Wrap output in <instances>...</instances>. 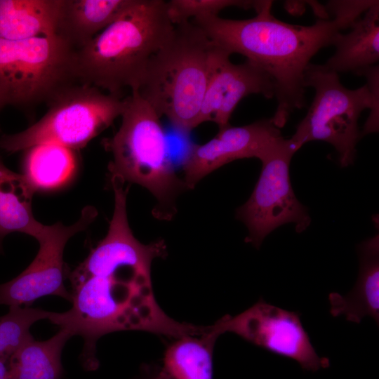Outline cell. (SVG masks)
I'll use <instances>...</instances> for the list:
<instances>
[{
	"instance_id": "6da1fadb",
	"label": "cell",
	"mask_w": 379,
	"mask_h": 379,
	"mask_svg": "<svg viewBox=\"0 0 379 379\" xmlns=\"http://www.w3.org/2000/svg\"><path fill=\"white\" fill-rule=\"evenodd\" d=\"M272 1H253L256 15L244 20L216 16L194 18L215 45L230 55L239 53L263 69L272 79L277 106L272 121L279 128L297 109L306 106L304 75L312 57L333 46L340 32L369 7L368 1H329L330 18L309 26L283 22L271 11Z\"/></svg>"
},
{
	"instance_id": "7a4b0ae2",
	"label": "cell",
	"mask_w": 379,
	"mask_h": 379,
	"mask_svg": "<svg viewBox=\"0 0 379 379\" xmlns=\"http://www.w3.org/2000/svg\"><path fill=\"white\" fill-rule=\"evenodd\" d=\"M67 277L72 307L51 312L47 319L84 339L79 359L85 371L98 368L96 343L107 333L142 331L175 339L202 335L208 329L177 321L163 311L154 294L151 271L121 267L105 274Z\"/></svg>"
},
{
	"instance_id": "3957f363",
	"label": "cell",
	"mask_w": 379,
	"mask_h": 379,
	"mask_svg": "<svg viewBox=\"0 0 379 379\" xmlns=\"http://www.w3.org/2000/svg\"><path fill=\"white\" fill-rule=\"evenodd\" d=\"M175 25L163 0H131L119 16L76 51L78 82L122 98L138 91L151 57L170 38Z\"/></svg>"
},
{
	"instance_id": "277c9868",
	"label": "cell",
	"mask_w": 379,
	"mask_h": 379,
	"mask_svg": "<svg viewBox=\"0 0 379 379\" xmlns=\"http://www.w3.org/2000/svg\"><path fill=\"white\" fill-rule=\"evenodd\" d=\"M214 44L187 21L175 25L167 41L149 59L138 93L161 118L180 131L198 126L211 73Z\"/></svg>"
},
{
	"instance_id": "5b68a950",
	"label": "cell",
	"mask_w": 379,
	"mask_h": 379,
	"mask_svg": "<svg viewBox=\"0 0 379 379\" xmlns=\"http://www.w3.org/2000/svg\"><path fill=\"white\" fill-rule=\"evenodd\" d=\"M368 83L356 89L345 87L338 74L324 65L310 63L304 87L314 89V99L291 140L300 148L312 140L334 147L341 166L352 164L356 146L367 133L378 131V66L366 70Z\"/></svg>"
},
{
	"instance_id": "8992f818",
	"label": "cell",
	"mask_w": 379,
	"mask_h": 379,
	"mask_svg": "<svg viewBox=\"0 0 379 379\" xmlns=\"http://www.w3.org/2000/svg\"><path fill=\"white\" fill-rule=\"evenodd\" d=\"M121 117L119 130L102 142L112 155L110 180L147 189L158 201L154 215L171 220L176 212V197L187 188L175 174L160 117L136 91L124 98Z\"/></svg>"
},
{
	"instance_id": "52a82bcc",
	"label": "cell",
	"mask_w": 379,
	"mask_h": 379,
	"mask_svg": "<svg viewBox=\"0 0 379 379\" xmlns=\"http://www.w3.org/2000/svg\"><path fill=\"white\" fill-rule=\"evenodd\" d=\"M77 82L76 50L56 34L0 39V108L48 103Z\"/></svg>"
},
{
	"instance_id": "ba28073f",
	"label": "cell",
	"mask_w": 379,
	"mask_h": 379,
	"mask_svg": "<svg viewBox=\"0 0 379 379\" xmlns=\"http://www.w3.org/2000/svg\"><path fill=\"white\" fill-rule=\"evenodd\" d=\"M48 104L46 113L35 124L20 133L3 135L0 147L11 153L45 143L81 149L121 117L124 98L78 83Z\"/></svg>"
},
{
	"instance_id": "9c48e42d",
	"label": "cell",
	"mask_w": 379,
	"mask_h": 379,
	"mask_svg": "<svg viewBox=\"0 0 379 379\" xmlns=\"http://www.w3.org/2000/svg\"><path fill=\"white\" fill-rule=\"evenodd\" d=\"M299 149L291 138H284L261 160L262 171L255 188L236 211V218L248 229L245 241L256 248L282 225L294 223L300 233L310 224L308 211L296 198L290 180V162Z\"/></svg>"
},
{
	"instance_id": "30bf717a",
	"label": "cell",
	"mask_w": 379,
	"mask_h": 379,
	"mask_svg": "<svg viewBox=\"0 0 379 379\" xmlns=\"http://www.w3.org/2000/svg\"><path fill=\"white\" fill-rule=\"evenodd\" d=\"M212 326L220 335L233 333L271 353L295 360L304 370L314 372L329 366L328 359L319 357L312 345L300 314L262 298L243 312L226 314Z\"/></svg>"
},
{
	"instance_id": "8fae6325",
	"label": "cell",
	"mask_w": 379,
	"mask_h": 379,
	"mask_svg": "<svg viewBox=\"0 0 379 379\" xmlns=\"http://www.w3.org/2000/svg\"><path fill=\"white\" fill-rule=\"evenodd\" d=\"M97 215V210L88 206L72 225L61 222L46 225L37 240L39 249L34 260L18 276L0 284V305L29 307L36 300L46 295H58L71 302V293L64 284L67 274L64 249L68 240L85 230Z\"/></svg>"
},
{
	"instance_id": "7c38bea8",
	"label": "cell",
	"mask_w": 379,
	"mask_h": 379,
	"mask_svg": "<svg viewBox=\"0 0 379 379\" xmlns=\"http://www.w3.org/2000/svg\"><path fill=\"white\" fill-rule=\"evenodd\" d=\"M283 138L272 118L219 129L207 142L193 145L183 161L186 188L193 189L204 176L232 161L253 157L261 161Z\"/></svg>"
},
{
	"instance_id": "4fadbf2b",
	"label": "cell",
	"mask_w": 379,
	"mask_h": 379,
	"mask_svg": "<svg viewBox=\"0 0 379 379\" xmlns=\"http://www.w3.org/2000/svg\"><path fill=\"white\" fill-rule=\"evenodd\" d=\"M114 192V210L105 237L92 248L87 258L74 270L71 277L100 275L114 272L121 267L151 271L152 261L167 255L164 240L149 244L140 243L133 234L126 213V194L124 183L111 180Z\"/></svg>"
},
{
	"instance_id": "5bb4252c",
	"label": "cell",
	"mask_w": 379,
	"mask_h": 379,
	"mask_svg": "<svg viewBox=\"0 0 379 379\" xmlns=\"http://www.w3.org/2000/svg\"><path fill=\"white\" fill-rule=\"evenodd\" d=\"M230 54L214 44L211 73L204 94L199 124L215 123L219 129L230 125L232 112L239 102L251 94L274 97L272 78L260 67L246 60L231 62Z\"/></svg>"
},
{
	"instance_id": "9a60e30c",
	"label": "cell",
	"mask_w": 379,
	"mask_h": 379,
	"mask_svg": "<svg viewBox=\"0 0 379 379\" xmlns=\"http://www.w3.org/2000/svg\"><path fill=\"white\" fill-rule=\"evenodd\" d=\"M359 271L353 289L347 295L331 293L330 312L344 315L347 321L359 324L366 316L379 323V235L358 246Z\"/></svg>"
},
{
	"instance_id": "2e32d148",
	"label": "cell",
	"mask_w": 379,
	"mask_h": 379,
	"mask_svg": "<svg viewBox=\"0 0 379 379\" xmlns=\"http://www.w3.org/2000/svg\"><path fill=\"white\" fill-rule=\"evenodd\" d=\"M349 29L338 34L333 44L335 51L324 65L338 74L361 76L379 60V1H374Z\"/></svg>"
},
{
	"instance_id": "e0dca14e",
	"label": "cell",
	"mask_w": 379,
	"mask_h": 379,
	"mask_svg": "<svg viewBox=\"0 0 379 379\" xmlns=\"http://www.w3.org/2000/svg\"><path fill=\"white\" fill-rule=\"evenodd\" d=\"M131 0H62L56 35L76 51L112 24Z\"/></svg>"
},
{
	"instance_id": "ac0fdd59",
	"label": "cell",
	"mask_w": 379,
	"mask_h": 379,
	"mask_svg": "<svg viewBox=\"0 0 379 379\" xmlns=\"http://www.w3.org/2000/svg\"><path fill=\"white\" fill-rule=\"evenodd\" d=\"M219 336L211 325L202 335L173 339L158 366V379H213V349Z\"/></svg>"
},
{
	"instance_id": "d6986e66",
	"label": "cell",
	"mask_w": 379,
	"mask_h": 379,
	"mask_svg": "<svg viewBox=\"0 0 379 379\" xmlns=\"http://www.w3.org/2000/svg\"><path fill=\"white\" fill-rule=\"evenodd\" d=\"M35 189L23 174L8 169L0 158V253L4 237L21 232L38 240L46 225L33 215L32 203Z\"/></svg>"
},
{
	"instance_id": "ffe728a7",
	"label": "cell",
	"mask_w": 379,
	"mask_h": 379,
	"mask_svg": "<svg viewBox=\"0 0 379 379\" xmlns=\"http://www.w3.org/2000/svg\"><path fill=\"white\" fill-rule=\"evenodd\" d=\"M62 0H0V39L56 34Z\"/></svg>"
},
{
	"instance_id": "44dd1931",
	"label": "cell",
	"mask_w": 379,
	"mask_h": 379,
	"mask_svg": "<svg viewBox=\"0 0 379 379\" xmlns=\"http://www.w3.org/2000/svg\"><path fill=\"white\" fill-rule=\"evenodd\" d=\"M72 335L60 329L48 340L29 339L9 358L14 379H62L65 371L62 364V350Z\"/></svg>"
},
{
	"instance_id": "7402d4cb",
	"label": "cell",
	"mask_w": 379,
	"mask_h": 379,
	"mask_svg": "<svg viewBox=\"0 0 379 379\" xmlns=\"http://www.w3.org/2000/svg\"><path fill=\"white\" fill-rule=\"evenodd\" d=\"M77 167L74 150L50 143L27 149L23 175L35 190L57 189L67 183Z\"/></svg>"
},
{
	"instance_id": "603a6c76",
	"label": "cell",
	"mask_w": 379,
	"mask_h": 379,
	"mask_svg": "<svg viewBox=\"0 0 379 379\" xmlns=\"http://www.w3.org/2000/svg\"><path fill=\"white\" fill-rule=\"evenodd\" d=\"M51 312L30 307L11 306L0 316V357H11L25 342L32 338L30 328L36 321L48 319Z\"/></svg>"
},
{
	"instance_id": "cb8c5ba5",
	"label": "cell",
	"mask_w": 379,
	"mask_h": 379,
	"mask_svg": "<svg viewBox=\"0 0 379 379\" xmlns=\"http://www.w3.org/2000/svg\"><path fill=\"white\" fill-rule=\"evenodd\" d=\"M253 1L247 0H171L166 1L168 18L174 25L190 21V18L218 15L222 9L237 6L252 8Z\"/></svg>"
},
{
	"instance_id": "d4e9b609",
	"label": "cell",
	"mask_w": 379,
	"mask_h": 379,
	"mask_svg": "<svg viewBox=\"0 0 379 379\" xmlns=\"http://www.w3.org/2000/svg\"><path fill=\"white\" fill-rule=\"evenodd\" d=\"M159 365L143 364L133 379H158L157 371Z\"/></svg>"
},
{
	"instance_id": "484cf974",
	"label": "cell",
	"mask_w": 379,
	"mask_h": 379,
	"mask_svg": "<svg viewBox=\"0 0 379 379\" xmlns=\"http://www.w3.org/2000/svg\"><path fill=\"white\" fill-rule=\"evenodd\" d=\"M9 358L10 357H0V379H14L11 372Z\"/></svg>"
}]
</instances>
